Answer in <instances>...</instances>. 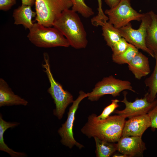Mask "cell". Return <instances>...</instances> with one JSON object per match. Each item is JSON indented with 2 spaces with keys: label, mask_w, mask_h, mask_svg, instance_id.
<instances>
[{
  "label": "cell",
  "mask_w": 157,
  "mask_h": 157,
  "mask_svg": "<svg viewBox=\"0 0 157 157\" xmlns=\"http://www.w3.org/2000/svg\"><path fill=\"white\" fill-rule=\"evenodd\" d=\"M154 53L155 59L154 69L151 75L144 81L146 86L148 88L146 94L150 102H153L156 99L157 94V52Z\"/></svg>",
  "instance_id": "cell-19"
},
{
  "label": "cell",
  "mask_w": 157,
  "mask_h": 157,
  "mask_svg": "<svg viewBox=\"0 0 157 157\" xmlns=\"http://www.w3.org/2000/svg\"><path fill=\"white\" fill-rule=\"evenodd\" d=\"M117 142V151L126 157L143 156V152L146 149L142 137L122 136Z\"/></svg>",
  "instance_id": "cell-11"
},
{
  "label": "cell",
  "mask_w": 157,
  "mask_h": 157,
  "mask_svg": "<svg viewBox=\"0 0 157 157\" xmlns=\"http://www.w3.org/2000/svg\"><path fill=\"white\" fill-rule=\"evenodd\" d=\"M22 5L33 6L35 4V0H21Z\"/></svg>",
  "instance_id": "cell-29"
},
{
  "label": "cell",
  "mask_w": 157,
  "mask_h": 157,
  "mask_svg": "<svg viewBox=\"0 0 157 157\" xmlns=\"http://www.w3.org/2000/svg\"><path fill=\"white\" fill-rule=\"evenodd\" d=\"M31 6L22 4L15 9L13 16L14 19V24L17 25H22L26 28L29 30L33 26V19L35 17V12L32 9Z\"/></svg>",
  "instance_id": "cell-15"
},
{
  "label": "cell",
  "mask_w": 157,
  "mask_h": 157,
  "mask_svg": "<svg viewBox=\"0 0 157 157\" xmlns=\"http://www.w3.org/2000/svg\"><path fill=\"white\" fill-rule=\"evenodd\" d=\"M119 102H120V101L117 99L112 100L111 103L104 109L101 113L99 116L96 115V119L98 120H102L108 117L119 106L118 103Z\"/></svg>",
  "instance_id": "cell-24"
},
{
  "label": "cell",
  "mask_w": 157,
  "mask_h": 157,
  "mask_svg": "<svg viewBox=\"0 0 157 157\" xmlns=\"http://www.w3.org/2000/svg\"><path fill=\"white\" fill-rule=\"evenodd\" d=\"M28 101L15 94L7 82L0 78V107L14 105L26 106Z\"/></svg>",
  "instance_id": "cell-13"
},
{
  "label": "cell",
  "mask_w": 157,
  "mask_h": 157,
  "mask_svg": "<svg viewBox=\"0 0 157 157\" xmlns=\"http://www.w3.org/2000/svg\"><path fill=\"white\" fill-rule=\"evenodd\" d=\"M72 6V9L80 14L85 18H89L94 14L92 8L88 6L84 0H71Z\"/></svg>",
  "instance_id": "cell-22"
},
{
  "label": "cell",
  "mask_w": 157,
  "mask_h": 157,
  "mask_svg": "<svg viewBox=\"0 0 157 157\" xmlns=\"http://www.w3.org/2000/svg\"><path fill=\"white\" fill-rule=\"evenodd\" d=\"M151 18L149 12L145 13L141 19L139 28H133L130 22L126 25L118 28L122 37L126 41L138 48L147 52L153 58L154 53L147 47L145 39L147 27L150 24Z\"/></svg>",
  "instance_id": "cell-7"
},
{
  "label": "cell",
  "mask_w": 157,
  "mask_h": 157,
  "mask_svg": "<svg viewBox=\"0 0 157 157\" xmlns=\"http://www.w3.org/2000/svg\"><path fill=\"white\" fill-rule=\"evenodd\" d=\"M88 96L87 93H86L82 90L80 91L78 97L74 101L72 105L69 109L66 121L62 124L61 126L58 131V133L61 138V143L69 149H72L74 146H76L79 149L83 147L82 145L77 142L74 138L72 129L75 114L79 104L84 99L87 97Z\"/></svg>",
  "instance_id": "cell-9"
},
{
  "label": "cell",
  "mask_w": 157,
  "mask_h": 157,
  "mask_svg": "<svg viewBox=\"0 0 157 157\" xmlns=\"http://www.w3.org/2000/svg\"><path fill=\"white\" fill-rule=\"evenodd\" d=\"M112 156V157H126L125 155L120 153H115V154H113Z\"/></svg>",
  "instance_id": "cell-30"
},
{
  "label": "cell",
  "mask_w": 157,
  "mask_h": 157,
  "mask_svg": "<svg viewBox=\"0 0 157 157\" xmlns=\"http://www.w3.org/2000/svg\"><path fill=\"white\" fill-rule=\"evenodd\" d=\"M43 57L44 63L42 66L50 84V87L47 90V92L53 99L56 106L53 110V114L58 119H61L67 108L73 102V97L70 92L65 90L62 85L54 78L51 71L48 53H44Z\"/></svg>",
  "instance_id": "cell-4"
},
{
  "label": "cell",
  "mask_w": 157,
  "mask_h": 157,
  "mask_svg": "<svg viewBox=\"0 0 157 157\" xmlns=\"http://www.w3.org/2000/svg\"><path fill=\"white\" fill-rule=\"evenodd\" d=\"M129 43L123 37L116 43L111 48L113 52L112 56L119 55L127 48Z\"/></svg>",
  "instance_id": "cell-25"
},
{
  "label": "cell",
  "mask_w": 157,
  "mask_h": 157,
  "mask_svg": "<svg viewBox=\"0 0 157 157\" xmlns=\"http://www.w3.org/2000/svg\"><path fill=\"white\" fill-rule=\"evenodd\" d=\"M101 26L104 39L107 45L111 48L122 38L119 31L108 21L103 24Z\"/></svg>",
  "instance_id": "cell-18"
},
{
  "label": "cell",
  "mask_w": 157,
  "mask_h": 157,
  "mask_svg": "<svg viewBox=\"0 0 157 157\" xmlns=\"http://www.w3.org/2000/svg\"><path fill=\"white\" fill-rule=\"evenodd\" d=\"M37 22L47 27L53 23L65 10L72 6L71 0H35Z\"/></svg>",
  "instance_id": "cell-5"
},
{
  "label": "cell",
  "mask_w": 157,
  "mask_h": 157,
  "mask_svg": "<svg viewBox=\"0 0 157 157\" xmlns=\"http://www.w3.org/2000/svg\"><path fill=\"white\" fill-rule=\"evenodd\" d=\"M27 37L32 44L39 47H66L70 46L67 39L57 28L45 26L37 22L29 30Z\"/></svg>",
  "instance_id": "cell-3"
},
{
  "label": "cell",
  "mask_w": 157,
  "mask_h": 157,
  "mask_svg": "<svg viewBox=\"0 0 157 157\" xmlns=\"http://www.w3.org/2000/svg\"><path fill=\"white\" fill-rule=\"evenodd\" d=\"M77 13L72 9L64 10L54 22L53 26L59 30L76 49L84 48L88 44L87 35Z\"/></svg>",
  "instance_id": "cell-2"
},
{
  "label": "cell",
  "mask_w": 157,
  "mask_h": 157,
  "mask_svg": "<svg viewBox=\"0 0 157 157\" xmlns=\"http://www.w3.org/2000/svg\"><path fill=\"white\" fill-rule=\"evenodd\" d=\"M108 18V21L115 28H119L131 21H140L145 13H140L131 6L130 0H121L115 7L104 12Z\"/></svg>",
  "instance_id": "cell-8"
},
{
  "label": "cell",
  "mask_w": 157,
  "mask_h": 157,
  "mask_svg": "<svg viewBox=\"0 0 157 157\" xmlns=\"http://www.w3.org/2000/svg\"><path fill=\"white\" fill-rule=\"evenodd\" d=\"M147 114L151 121V127L153 130L157 129V103Z\"/></svg>",
  "instance_id": "cell-26"
},
{
  "label": "cell",
  "mask_w": 157,
  "mask_h": 157,
  "mask_svg": "<svg viewBox=\"0 0 157 157\" xmlns=\"http://www.w3.org/2000/svg\"><path fill=\"white\" fill-rule=\"evenodd\" d=\"M16 0H0V10L6 11L16 3Z\"/></svg>",
  "instance_id": "cell-27"
},
{
  "label": "cell",
  "mask_w": 157,
  "mask_h": 157,
  "mask_svg": "<svg viewBox=\"0 0 157 157\" xmlns=\"http://www.w3.org/2000/svg\"><path fill=\"white\" fill-rule=\"evenodd\" d=\"M17 122H8L3 119L0 114V150L8 154L12 157H25L27 156L24 152H17L9 148L5 143L3 135L5 131L10 128H14L19 125Z\"/></svg>",
  "instance_id": "cell-16"
},
{
  "label": "cell",
  "mask_w": 157,
  "mask_h": 157,
  "mask_svg": "<svg viewBox=\"0 0 157 157\" xmlns=\"http://www.w3.org/2000/svg\"><path fill=\"white\" fill-rule=\"evenodd\" d=\"M138 49L129 43L127 49L122 53L112 56L113 62L119 65L128 64L139 53Z\"/></svg>",
  "instance_id": "cell-21"
},
{
  "label": "cell",
  "mask_w": 157,
  "mask_h": 157,
  "mask_svg": "<svg viewBox=\"0 0 157 157\" xmlns=\"http://www.w3.org/2000/svg\"><path fill=\"white\" fill-rule=\"evenodd\" d=\"M98 2V13L96 16L92 18L91 22L92 25L98 26L108 21V18L105 15L102 9L101 0H97Z\"/></svg>",
  "instance_id": "cell-23"
},
{
  "label": "cell",
  "mask_w": 157,
  "mask_h": 157,
  "mask_svg": "<svg viewBox=\"0 0 157 157\" xmlns=\"http://www.w3.org/2000/svg\"><path fill=\"white\" fill-rule=\"evenodd\" d=\"M149 13L151 20L147 29L146 44L148 48L154 52H157V15L152 11Z\"/></svg>",
  "instance_id": "cell-17"
},
{
  "label": "cell",
  "mask_w": 157,
  "mask_h": 157,
  "mask_svg": "<svg viewBox=\"0 0 157 157\" xmlns=\"http://www.w3.org/2000/svg\"><path fill=\"white\" fill-rule=\"evenodd\" d=\"M126 91L123 92L124 99L120 102L124 104L125 108L122 110H116L114 113L125 118L128 119L138 115L147 114L156 105L157 99L153 102H149L146 94L143 98H137L133 102L129 101L127 100Z\"/></svg>",
  "instance_id": "cell-10"
},
{
  "label": "cell",
  "mask_w": 157,
  "mask_h": 157,
  "mask_svg": "<svg viewBox=\"0 0 157 157\" xmlns=\"http://www.w3.org/2000/svg\"><path fill=\"white\" fill-rule=\"evenodd\" d=\"M96 147L95 152L97 157H109L117 150V143L102 140L94 137Z\"/></svg>",
  "instance_id": "cell-20"
},
{
  "label": "cell",
  "mask_w": 157,
  "mask_h": 157,
  "mask_svg": "<svg viewBox=\"0 0 157 157\" xmlns=\"http://www.w3.org/2000/svg\"><path fill=\"white\" fill-rule=\"evenodd\" d=\"M96 115L92 114L89 116L81 129L82 133L89 138L96 137L108 142H117L122 136L126 118L117 115L98 120Z\"/></svg>",
  "instance_id": "cell-1"
},
{
  "label": "cell",
  "mask_w": 157,
  "mask_h": 157,
  "mask_svg": "<svg viewBox=\"0 0 157 157\" xmlns=\"http://www.w3.org/2000/svg\"><path fill=\"white\" fill-rule=\"evenodd\" d=\"M128 64L129 70L138 80L151 72L149 58L141 52H139Z\"/></svg>",
  "instance_id": "cell-14"
},
{
  "label": "cell",
  "mask_w": 157,
  "mask_h": 157,
  "mask_svg": "<svg viewBox=\"0 0 157 157\" xmlns=\"http://www.w3.org/2000/svg\"><path fill=\"white\" fill-rule=\"evenodd\" d=\"M125 90L135 92L129 81L117 79L111 75L97 83L92 91L87 93V97L91 101H97L106 94L113 97L119 96L121 92Z\"/></svg>",
  "instance_id": "cell-6"
},
{
  "label": "cell",
  "mask_w": 157,
  "mask_h": 157,
  "mask_svg": "<svg viewBox=\"0 0 157 157\" xmlns=\"http://www.w3.org/2000/svg\"><path fill=\"white\" fill-rule=\"evenodd\" d=\"M105 1L110 8H112L117 5L121 0H105Z\"/></svg>",
  "instance_id": "cell-28"
},
{
  "label": "cell",
  "mask_w": 157,
  "mask_h": 157,
  "mask_svg": "<svg viewBox=\"0 0 157 157\" xmlns=\"http://www.w3.org/2000/svg\"><path fill=\"white\" fill-rule=\"evenodd\" d=\"M151 126L150 120L147 114L132 117L126 121L122 136L142 137L145 131Z\"/></svg>",
  "instance_id": "cell-12"
}]
</instances>
